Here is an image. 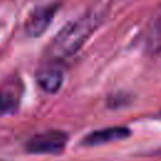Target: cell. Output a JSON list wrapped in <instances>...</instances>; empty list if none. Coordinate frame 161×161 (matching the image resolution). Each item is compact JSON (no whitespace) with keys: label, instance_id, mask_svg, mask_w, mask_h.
I'll use <instances>...</instances> for the list:
<instances>
[{"label":"cell","instance_id":"cell-1","mask_svg":"<svg viewBox=\"0 0 161 161\" xmlns=\"http://www.w3.org/2000/svg\"><path fill=\"white\" fill-rule=\"evenodd\" d=\"M97 24L98 18L91 13L67 24L54 38L50 45V54L60 59L75 54L94 31Z\"/></svg>","mask_w":161,"mask_h":161},{"label":"cell","instance_id":"cell-2","mask_svg":"<svg viewBox=\"0 0 161 161\" xmlns=\"http://www.w3.org/2000/svg\"><path fill=\"white\" fill-rule=\"evenodd\" d=\"M67 141H68L67 133L58 130H50L34 135L26 142L25 147L31 153L57 155L64 150Z\"/></svg>","mask_w":161,"mask_h":161},{"label":"cell","instance_id":"cell-3","mask_svg":"<svg viewBox=\"0 0 161 161\" xmlns=\"http://www.w3.org/2000/svg\"><path fill=\"white\" fill-rule=\"evenodd\" d=\"M131 135V131L127 127L123 126H114V127H107L102 130L93 131L88 133L82 143L86 146H97V145H103L108 142H114L119 140H125Z\"/></svg>","mask_w":161,"mask_h":161},{"label":"cell","instance_id":"cell-4","mask_svg":"<svg viewBox=\"0 0 161 161\" xmlns=\"http://www.w3.org/2000/svg\"><path fill=\"white\" fill-rule=\"evenodd\" d=\"M55 6H42L35 9L28 18L25 23V31L30 36H39L42 35L45 29L49 26L54 14Z\"/></svg>","mask_w":161,"mask_h":161},{"label":"cell","instance_id":"cell-5","mask_svg":"<svg viewBox=\"0 0 161 161\" xmlns=\"http://www.w3.org/2000/svg\"><path fill=\"white\" fill-rule=\"evenodd\" d=\"M38 84L48 93H55L63 83V74L59 69L45 68L36 74Z\"/></svg>","mask_w":161,"mask_h":161},{"label":"cell","instance_id":"cell-6","mask_svg":"<svg viewBox=\"0 0 161 161\" xmlns=\"http://www.w3.org/2000/svg\"><path fill=\"white\" fill-rule=\"evenodd\" d=\"M16 99L13 94L6 92H0V116L13 113L16 109Z\"/></svg>","mask_w":161,"mask_h":161},{"label":"cell","instance_id":"cell-7","mask_svg":"<svg viewBox=\"0 0 161 161\" xmlns=\"http://www.w3.org/2000/svg\"><path fill=\"white\" fill-rule=\"evenodd\" d=\"M158 117H160V118H161V112H160V114H158Z\"/></svg>","mask_w":161,"mask_h":161}]
</instances>
